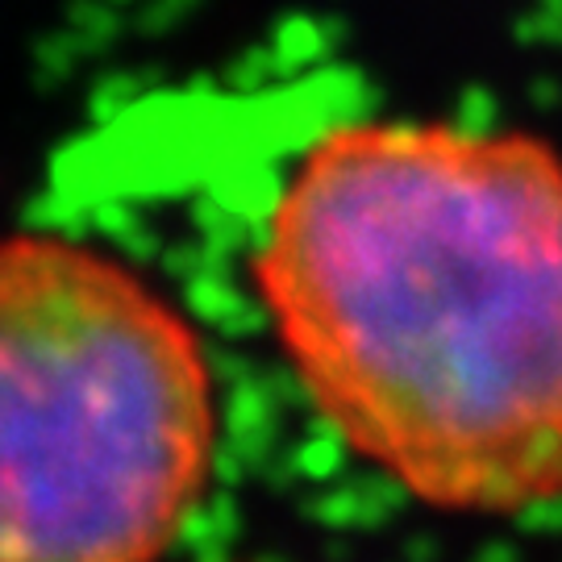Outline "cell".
Segmentation results:
<instances>
[{
    "label": "cell",
    "mask_w": 562,
    "mask_h": 562,
    "mask_svg": "<svg viewBox=\"0 0 562 562\" xmlns=\"http://www.w3.org/2000/svg\"><path fill=\"white\" fill-rule=\"evenodd\" d=\"M259 296L329 429L446 513L562 501V155L525 130L329 125L280 183Z\"/></svg>",
    "instance_id": "obj_1"
},
{
    "label": "cell",
    "mask_w": 562,
    "mask_h": 562,
    "mask_svg": "<svg viewBox=\"0 0 562 562\" xmlns=\"http://www.w3.org/2000/svg\"><path fill=\"white\" fill-rule=\"evenodd\" d=\"M0 562H155L213 467L204 346L125 262L55 234L0 255Z\"/></svg>",
    "instance_id": "obj_2"
}]
</instances>
